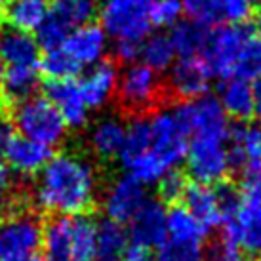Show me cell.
Listing matches in <instances>:
<instances>
[{
	"label": "cell",
	"mask_w": 261,
	"mask_h": 261,
	"mask_svg": "<svg viewBox=\"0 0 261 261\" xmlns=\"http://www.w3.org/2000/svg\"><path fill=\"white\" fill-rule=\"evenodd\" d=\"M99 195V175L82 154L61 152L51 156L37 174L33 202L51 216H79L92 210Z\"/></svg>",
	"instance_id": "obj_1"
},
{
	"label": "cell",
	"mask_w": 261,
	"mask_h": 261,
	"mask_svg": "<svg viewBox=\"0 0 261 261\" xmlns=\"http://www.w3.org/2000/svg\"><path fill=\"white\" fill-rule=\"evenodd\" d=\"M94 244L95 221L88 214L54 216L42 225L40 246L48 261H90Z\"/></svg>",
	"instance_id": "obj_2"
},
{
	"label": "cell",
	"mask_w": 261,
	"mask_h": 261,
	"mask_svg": "<svg viewBox=\"0 0 261 261\" xmlns=\"http://www.w3.org/2000/svg\"><path fill=\"white\" fill-rule=\"evenodd\" d=\"M12 124L19 136L51 149L65 139L69 130L50 99L37 94L15 103L12 111Z\"/></svg>",
	"instance_id": "obj_3"
},
{
	"label": "cell",
	"mask_w": 261,
	"mask_h": 261,
	"mask_svg": "<svg viewBox=\"0 0 261 261\" xmlns=\"http://www.w3.org/2000/svg\"><path fill=\"white\" fill-rule=\"evenodd\" d=\"M115 95L122 111L134 116L143 115L160 101L162 95L160 73L143 65L141 61L124 65V69L118 73Z\"/></svg>",
	"instance_id": "obj_4"
},
{
	"label": "cell",
	"mask_w": 261,
	"mask_h": 261,
	"mask_svg": "<svg viewBox=\"0 0 261 261\" xmlns=\"http://www.w3.org/2000/svg\"><path fill=\"white\" fill-rule=\"evenodd\" d=\"M99 12V0H54L46 21L37 31V42L42 50L63 44L73 29L92 23Z\"/></svg>",
	"instance_id": "obj_5"
},
{
	"label": "cell",
	"mask_w": 261,
	"mask_h": 261,
	"mask_svg": "<svg viewBox=\"0 0 261 261\" xmlns=\"http://www.w3.org/2000/svg\"><path fill=\"white\" fill-rule=\"evenodd\" d=\"M149 152L164 170H175L187 154L189 136L174 109H159L149 116Z\"/></svg>",
	"instance_id": "obj_6"
},
{
	"label": "cell",
	"mask_w": 261,
	"mask_h": 261,
	"mask_svg": "<svg viewBox=\"0 0 261 261\" xmlns=\"http://www.w3.org/2000/svg\"><path fill=\"white\" fill-rule=\"evenodd\" d=\"M189 175L196 183L218 185L231 172V156L227 139L223 138H189L185 160Z\"/></svg>",
	"instance_id": "obj_7"
},
{
	"label": "cell",
	"mask_w": 261,
	"mask_h": 261,
	"mask_svg": "<svg viewBox=\"0 0 261 261\" xmlns=\"http://www.w3.org/2000/svg\"><path fill=\"white\" fill-rule=\"evenodd\" d=\"M152 0H101L99 12L101 27L111 38L143 40L151 33L149 19Z\"/></svg>",
	"instance_id": "obj_8"
},
{
	"label": "cell",
	"mask_w": 261,
	"mask_h": 261,
	"mask_svg": "<svg viewBox=\"0 0 261 261\" xmlns=\"http://www.w3.org/2000/svg\"><path fill=\"white\" fill-rule=\"evenodd\" d=\"M42 221L33 212H12L0 219V261H19L37 254Z\"/></svg>",
	"instance_id": "obj_9"
},
{
	"label": "cell",
	"mask_w": 261,
	"mask_h": 261,
	"mask_svg": "<svg viewBox=\"0 0 261 261\" xmlns=\"http://www.w3.org/2000/svg\"><path fill=\"white\" fill-rule=\"evenodd\" d=\"M175 115L189 138H229V116L225 115L218 97L200 95L175 107Z\"/></svg>",
	"instance_id": "obj_10"
},
{
	"label": "cell",
	"mask_w": 261,
	"mask_h": 261,
	"mask_svg": "<svg viewBox=\"0 0 261 261\" xmlns=\"http://www.w3.org/2000/svg\"><path fill=\"white\" fill-rule=\"evenodd\" d=\"M252 35V29L244 25H221L208 33V40L200 58L206 63L214 79H229L237 63L242 44Z\"/></svg>",
	"instance_id": "obj_11"
},
{
	"label": "cell",
	"mask_w": 261,
	"mask_h": 261,
	"mask_svg": "<svg viewBox=\"0 0 261 261\" xmlns=\"http://www.w3.org/2000/svg\"><path fill=\"white\" fill-rule=\"evenodd\" d=\"M147 200V185H143L134 175L124 174L113 179L109 187L105 189L101 206L107 218L124 225L138 214Z\"/></svg>",
	"instance_id": "obj_12"
},
{
	"label": "cell",
	"mask_w": 261,
	"mask_h": 261,
	"mask_svg": "<svg viewBox=\"0 0 261 261\" xmlns=\"http://www.w3.org/2000/svg\"><path fill=\"white\" fill-rule=\"evenodd\" d=\"M168 71V92L181 101H191L206 95L214 79L200 56L179 58V61H175Z\"/></svg>",
	"instance_id": "obj_13"
},
{
	"label": "cell",
	"mask_w": 261,
	"mask_h": 261,
	"mask_svg": "<svg viewBox=\"0 0 261 261\" xmlns=\"http://www.w3.org/2000/svg\"><path fill=\"white\" fill-rule=\"evenodd\" d=\"M44 97H48L50 103L56 107L67 128L71 130H82L88 124L90 113L86 101L82 97L79 82L74 79L63 80H48L44 84Z\"/></svg>",
	"instance_id": "obj_14"
},
{
	"label": "cell",
	"mask_w": 261,
	"mask_h": 261,
	"mask_svg": "<svg viewBox=\"0 0 261 261\" xmlns=\"http://www.w3.org/2000/svg\"><path fill=\"white\" fill-rule=\"evenodd\" d=\"M61 48L79 63L82 69L95 65L105 59L109 51V35L101 25L86 23L73 29L63 40Z\"/></svg>",
	"instance_id": "obj_15"
},
{
	"label": "cell",
	"mask_w": 261,
	"mask_h": 261,
	"mask_svg": "<svg viewBox=\"0 0 261 261\" xmlns=\"http://www.w3.org/2000/svg\"><path fill=\"white\" fill-rule=\"evenodd\" d=\"M118 69L113 61H99L88 67L79 80V88L90 111L105 109L116 94Z\"/></svg>",
	"instance_id": "obj_16"
},
{
	"label": "cell",
	"mask_w": 261,
	"mask_h": 261,
	"mask_svg": "<svg viewBox=\"0 0 261 261\" xmlns=\"http://www.w3.org/2000/svg\"><path fill=\"white\" fill-rule=\"evenodd\" d=\"M4 156H6L8 168L14 172V175L31 177V175H37L46 166V162L54 156V152H51V147L23 138L19 134L17 136L12 134L4 149Z\"/></svg>",
	"instance_id": "obj_17"
},
{
	"label": "cell",
	"mask_w": 261,
	"mask_h": 261,
	"mask_svg": "<svg viewBox=\"0 0 261 261\" xmlns=\"http://www.w3.org/2000/svg\"><path fill=\"white\" fill-rule=\"evenodd\" d=\"M128 223V237L138 246L159 248L168 237L166 208L159 200H147Z\"/></svg>",
	"instance_id": "obj_18"
},
{
	"label": "cell",
	"mask_w": 261,
	"mask_h": 261,
	"mask_svg": "<svg viewBox=\"0 0 261 261\" xmlns=\"http://www.w3.org/2000/svg\"><path fill=\"white\" fill-rule=\"evenodd\" d=\"M227 147L231 164L239 170L261 162V122L240 120L231 126Z\"/></svg>",
	"instance_id": "obj_19"
},
{
	"label": "cell",
	"mask_w": 261,
	"mask_h": 261,
	"mask_svg": "<svg viewBox=\"0 0 261 261\" xmlns=\"http://www.w3.org/2000/svg\"><path fill=\"white\" fill-rule=\"evenodd\" d=\"M40 46L33 33L2 27L0 29V63L4 67L15 65H38Z\"/></svg>",
	"instance_id": "obj_20"
},
{
	"label": "cell",
	"mask_w": 261,
	"mask_h": 261,
	"mask_svg": "<svg viewBox=\"0 0 261 261\" xmlns=\"http://www.w3.org/2000/svg\"><path fill=\"white\" fill-rule=\"evenodd\" d=\"M126 126L120 116L107 115L99 118L97 122L90 128L88 134V145L92 149L97 159L113 160L118 159V152L124 145L126 138Z\"/></svg>",
	"instance_id": "obj_21"
},
{
	"label": "cell",
	"mask_w": 261,
	"mask_h": 261,
	"mask_svg": "<svg viewBox=\"0 0 261 261\" xmlns=\"http://www.w3.org/2000/svg\"><path fill=\"white\" fill-rule=\"evenodd\" d=\"M229 225L242 252L252 257H261V202L242 198L237 218Z\"/></svg>",
	"instance_id": "obj_22"
},
{
	"label": "cell",
	"mask_w": 261,
	"mask_h": 261,
	"mask_svg": "<svg viewBox=\"0 0 261 261\" xmlns=\"http://www.w3.org/2000/svg\"><path fill=\"white\" fill-rule=\"evenodd\" d=\"M183 206L195 216L200 223L212 231L214 227L221 225V216L218 208V196L214 185H204V183H189L185 189V195L181 198Z\"/></svg>",
	"instance_id": "obj_23"
},
{
	"label": "cell",
	"mask_w": 261,
	"mask_h": 261,
	"mask_svg": "<svg viewBox=\"0 0 261 261\" xmlns=\"http://www.w3.org/2000/svg\"><path fill=\"white\" fill-rule=\"evenodd\" d=\"M218 99L223 107L225 115L234 120H248L254 115V97L252 84L239 76H229L219 86Z\"/></svg>",
	"instance_id": "obj_24"
},
{
	"label": "cell",
	"mask_w": 261,
	"mask_h": 261,
	"mask_svg": "<svg viewBox=\"0 0 261 261\" xmlns=\"http://www.w3.org/2000/svg\"><path fill=\"white\" fill-rule=\"evenodd\" d=\"M130 237L122 223L105 218L95 223V261H120L128 248Z\"/></svg>",
	"instance_id": "obj_25"
},
{
	"label": "cell",
	"mask_w": 261,
	"mask_h": 261,
	"mask_svg": "<svg viewBox=\"0 0 261 261\" xmlns=\"http://www.w3.org/2000/svg\"><path fill=\"white\" fill-rule=\"evenodd\" d=\"M50 4L48 0H10L4 6V17L10 27L25 33H37L46 21Z\"/></svg>",
	"instance_id": "obj_26"
},
{
	"label": "cell",
	"mask_w": 261,
	"mask_h": 261,
	"mask_svg": "<svg viewBox=\"0 0 261 261\" xmlns=\"http://www.w3.org/2000/svg\"><path fill=\"white\" fill-rule=\"evenodd\" d=\"M40 86V71L38 65H15L4 69L2 94L10 101H21L37 94Z\"/></svg>",
	"instance_id": "obj_27"
},
{
	"label": "cell",
	"mask_w": 261,
	"mask_h": 261,
	"mask_svg": "<svg viewBox=\"0 0 261 261\" xmlns=\"http://www.w3.org/2000/svg\"><path fill=\"white\" fill-rule=\"evenodd\" d=\"M208 27L185 19L175 23L170 29V40L174 44V50L179 58H198L202 54L206 40H208Z\"/></svg>",
	"instance_id": "obj_28"
},
{
	"label": "cell",
	"mask_w": 261,
	"mask_h": 261,
	"mask_svg": "<svg viewBox=\"0 0 261 261\" xmlns=\"http://www.w3.org/2000/svg\"><path fill=\"white\" fill-rule=\"evenodd\" d=\"M177 54L174 50V44L168 35L164 33H154L147 35L141 40V50H139V59L141 63L151 67L156 73H164L175 63Z\"/></svg>",
	"instance_id": "obj_29"
},
{
	"label": "cell",
	"mask_w": 261,
	"mask_h": 261,
	"mask_svg": "<svg viewBox=\"0 0 261 261\" xmlns=\"http://www.w3.org/2000/svg\"><path fill=\"white\" fill-rule=\"evenodd\" d=\"M166 231L170 239L200 244L210 232L185 206H172L170 210H166Z\"/></svg>",
	"instance_id": "obj_30"
},
{
	"label": "cell",
	"mask_w": 261,
	"mask_h": 261,
	"mask_svg": "<svg viewBox=\"0 0 261 261\" xmlns=\"http://www.w3.org/2000/svg\"><path fill=\"white\" fill-rule=\"evenodd\" d=\"M38 71L48 76V80H63L79 76L82 67L61 46H58L51 50H44V56L38 59Z\"/></svg>",
	"instance_id": "obj_31"
},
{
	"label": "cell",
	"mask_w": 261,
	"mask_h": 261,
	"mask_svg": "<svg viewBox=\"0 0 261 261\" xmlns=\"http://www.w3.org/2000/svg\"><path fill=\"white\" fill-rule=\"evenodd\" d=\"M204 261H244V252L231 225H221L218 237L204 248Z\"/></svg>",
	"instance_id": "obj_32"
},
{
	"label": "cell",
	"mask_w": 261,
	"mask_h": 261,
	"mask_svg": "<svg viewBox=\"0 0 261 261\" xmlns=\"http://www.w3.org/2000/svg\"><path fill=\"white\" fill-rule=\"evenodd\" d=\"M232 76L244 79L248 82L261 76V35H255L254 31L240 48Z\"/></svg>",
	"instance_id": "obj_33"
},
{
	"label": "cell",
	"mask_w": 261,
	"mask_h": 261,
	"mask_svg": "<svg viewBox=\"0 0 261 261\" xmlns=\"http://www.w3.org/2000/svg\"><path fill=\"white\" fill-rule=\"evenodd\" d=\"M187 19L202 27L223 25V0H181Z\"/></svg>",
	"instance_id": "obj_34"
},
{
	"label": "cell",
	"mask_w": 261,
	"mask_h": 261,
	"mask_svg": "<svg viewBox=\"0 0 261 261\" xmlns=\"http://www.w3.org/2000/svg\"><path fill=\"white\" fill-rule=\"evenodd\" d=\"M156 261H204V244L166 237L156 248Z\"/></svg>",
	"instance_id": "obj_35"
},
{
	"label": "cell",
	"mask_w": 261,
	"mask_h": 261,
	"mask_svg": "<svg viewBox=\"0 0 261 261\" xmlns=\"http://www.w3.org/2000/svg\"><path fill=\"white\" fill-rule=\"evenodd\" d=\"M183 2L181 0H152L149 10L151 25L156 29H172L175 23L183 19Z\"/></svg>",
	"instance_id": "obj_36"
},
{
	"label": "cell",
	"mask_w": 261,
	"mask_h": 261,
	"mask_svg": "<svg viewBox=\"0 0 261 261\" xmlns=\"http://www.w3.org/2000/svg\"><path fill=\"white\" fill-rule=\"evenodd\" d=\"M216 196H218V208L221 216V225H229L234 221L237 212L242 204V193L231 183H218L216 185ZM219 225V227H221Z\"/></svg>",
	"instance_id": "obj_37"
},
{
	"label": "cell",
	"mask_w": 261,
	"mask_h": 261,
	"mask_svg": "<svg viewBox=\"0 0 261 261\" xmlns=\"http://www.w3.org/2000/svg\"><path fill=\"white\" fill-rule=\"evenodd\" d=\"M159 193L160 198L164 202H177L181 200L185 195V189H187V177L175 168V170H168L166 174L159 179Z\"/></svg>",
	"instance_id": "obj_38"
},
{
	"label": "cell",
	"mask_w": 261,
	"mask_h": 261,
	"mask_svg": "<svg viewBox=\"0 0 261 261\" xmlns=\"http://www.w3.org/2000/svg\"><path fill=\"white\" fill-rule=\"evenodd\" d=\"M240 193L244 200H255L261 202V162L252 164L242 170L240 179Z\"/></svg>",
	"instance_id": "obj_39"
},
{
	"label": "cell",
	"mask_w": 261,
	"mask_h": 261,
	"mask_svg": "<svg viewBox=\"0 0 261 261\" xmlns=\"http://www.w3.org/2000/svg\"><path fill=\"white\" fill-rule=\"evenodd\" d=\"M254 0H223L225 25H244L252 15Z\"/></svg>",
	"instance_id": "obj_40"
},
{
	"label": "cell",
	"mask_w": 261,
	"mask_h": 261,
	"mask_svg": "<svg viewBox=\"0 0 261 261\" xmlns=\"http://www.w3.org/2000/svg\"><path fill=\"white\" fill-rule=\"evenodd\" d=\"M139 50H141V40H134V38H118L113 46L116 61H120L124 65L139 61Z\"/></svg>",
	"instance_id": "obj_41"
},
{
	"label": "cell",
	"mask_w": 261,
	"mask_h": 261,
	"mask_svg": "<svg viewBox=\"0 0 261 261\" xmlns=\"http://www.w3.org/2000/svg\"><path fill=\"white\" fill-rule=\"evenodd\" d=\"M12 191H14V172L8 168V164L0 162V204L12 198Z\"/></svg>",
	"instance_id": "obj_42"
},
{
	"label": "cell",
	"mask_w": 261,
	"mask_h": 261,
	"mask_svg": "<svg viewBox=\"0 0 261 261\" xmlns=\"http://www.w3.org/2000/svg\"><path fill=\"white\" fill-rule=\"evenodd\" d=\"M120 261H156V259H154V255L151 254V248L132 244V246L126 248V252H124Z\"/></svg>",
	"instance_id": "obj_43"
},
{
	"label": "cell",
	"mask_w": 261,
	"mask_h": 261,
	"mask_svg": "<svg viewBox=\"0 0 261 261\" xmlns=\"http://www.w3.org/2000/svg\"><path fill=\"white\" fill-rule=\"evenodd\" d=\"M10 138H12V126L8 120H4L0 116V159L4 156V149H6V143Z\"/></svg>",
	"instance_id": "obj_44"
},
{
	"label": "cell",
	"mask_w": 261,
	"mask_h": 261,
	"mask_svg": "<svg viewBox=\"0 0 261 261\" xmlns=\"http://www.w3.org/2000/svg\"><path fill=\"white\" fill-rule=\"evenodd\" d=\"M252 97H254V115L261 120V76H257L252 84Z\"/></svg>",
	"instance_id": "obj_45"
},
{
	"label": "cell",
	"mask_w": 261,
	"mask_h": 261,
	"mask_svg": "<svg viewBox=\"0 0 261 261\" xmlns=\"http://www.w3.org/2000/svg\"><path fill=\"white\" fill-rule=\"evenodd\" d=\"M255 29H257V33L261 35V6L257 8V12H255Z\"/></svg>",
	"instance_id": "obj_46"
},
{
	"label": "cell",
	"mask_w": 261,
	"mask_h": 261,
	"mask_svg": "<svg viewBox=\"0 0 261 261\" xmlns=\"http://www.w3.org/2000/svg\"><path fill=\"white\" fill-rule=\"evenodd\" d=\"M19 261H48L44 255H38V254H33V255H29V257H23V259H19Z\"/></svg>",
	"instance_id": "obj_47"
},
{
	"label": "cell",
	"mask_w": 261,
	"mask_h": 261,
	"mask_svg": "<svg viewBox=\"0 0 261 261\" xmlns=\"http://www.w3.org/2000/svg\"><path fill=\"white\" fill-rule=\"evenodd\" d=\"M2 80H4V65L0 63V101H2V97H4V94H2Z\"/></svg>",
	"instance_id": "obj_48"
},
{
	"label": "cell",
	"mask_w": 261,
	"mask_h": 261,
	"mask_svg": "<svg viewBox=\"0 0 261 261\" xmlns=\"http://www.w3.org/2000/svg\"><path fill=\"white\" fill-rule=\"evenodd\" d=\"M4 6H6V2H4V0H0V15L4 14Z\"/></svg>",
	"instance_id": "obj_49"
},
{
	"label": "cell",
	"mask_w": 261,
	"mask_h": 261,
	"mask_svg": "<svg viewBox=\"0 0 261 261\" xmlns=\"http://www.w3.org/2000/svg\"><path fill=\"white\" fill-rule=\"evenodd\" d=\"M259 261H261V257H259Z\"/></svg>",
	"instance_id": "obj_50"
}]
</instances>
